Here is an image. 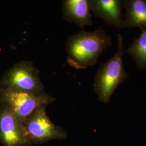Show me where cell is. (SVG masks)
I'll list each match as a JSON object with an SVG mask.
<instances>
[{
    "instance_id": "cell-1",
    "label": "cell",
    "mask_w": 146,
    "mask_h": 146,
    "mask_svg": "<svg viewBox=\"0 0 146 146\" xmlns=\"http://www.w3.org/2000/svg\"><path fill=\"white\" fill-rule=\"evenodd\" d=\"M112 46V38L101 28L81 31L68 37L66 44L67 62L73 68L84 69L95 64L100 54Z\"/></svg>"
},
{
    "instance_id": "cell-2",
    "label": "cell",
    "mask_w": 146,
    "mask_h": 146,
    "mask_svg": "<svg viewBox=\"0 0 146 146\" xmlns=\"http://www.w3.org/2000/svg\"><path fill=\"white\" fill-rule=\"evenodd\" d=\"M123 39L118 35V47L114 56L99 67L95 75L93 87L100 101L110 103L112 95L120 84L129 78L125 72L122 56L125 53Z\"/></svg>"
},
{
    "instance_id": "cell-3",
    "label": "cell",
    "mask_w": 146,
    "mask_h": 146,
    "mask_svg": "<svg viewBox=\"0 0 146 146\" xmlns=\"http://www.w3.org/2000/svg\"><path fill=\"white\" fill-rule=\"evenodd\" d=\"M0 90H15L36 95L46 93L38 68L28 61L16 63L4 73L0 81Z\"/></svg>"
},
{
    "instance_id": "cell-4",
    "label": "cell",
    "mask_w": 146,
    "mask_h": 146,
    "mask_svg": "<svg viewBox=\"0 0 146 146\" xmlns=\"http://www.w3.org/2000/svg\"><path fill=\"white\" fill-rule=\"evenodd\" d=\"M47 106L35 110L27 119L25 127L32 145H39L55 140L67 138V133L62 127L54 124L46 112Z\"/></svg>"
},
{
    "instance_id": "cell-5",
    "label": "cell",
    "mask_w": 146,
    "mask_h": 146,
    "mask_svg": "<svg viewBox=\"0 0 146 146\" xmlns=\"http://www.w3.org/2000/svg\"><path fill=\"white\" fill-rule=\"evenodd\" d=\"M55 101V98L45 94L36 95L15 90H0V103L8 106L24 125L31 113L42 106Z\"/></svg>"
},
{
    "instance_id": "cell-6",
    "label": "cell",
    "mask_w": 146,
    "mask_h": 146,
    "mask_svg": "<svg viewBox=\"0 0 146 146\" xmlns=\"http://www.w3.org/2000/svg\"><path fill=\"white\" fill-rule=\"evenodd\" d=\"M0 142L3 146H33L25 125L3 103H0Z\"/></svg>"
},
{
    "instance_id": "cell-7",
    "label": "cell",
    "mask_w": 146,
    "mask_h": 146,
    "mask_svg": "<svg viewBox=\"0 0 146 146\" xmlns=\"http://www.w3.org/2000/svg\"><path fill=\"white\" fill-rule=\"evenodd\" d=\"M88 2L92 14L102 19L108 25L119 29L125 28L122 14L123 1L90 0Z\"/></svg>"
},
{
    "instance_id": "cell-8",
    "label": "cell",
    "mask_w": 146,
    "mask_h": 146,
    "mask_svg": "<svg viewBox=\"0 0 146 146\" xmlns=\"http://www.w3.org/2000/svg\"><path fill=\"white\" fill-rule=\"evenodd\" d=\"M63 18L81 28L92 25V14L87 0H65L63 1Z\"/></svg>"
},
{
    "instance_id": "cell-9",
    "label": "cell",
    "mask_w": 146,
    "mask_h": 146,
    "mask_svg": "<svg viewBox=\"0 0 146 146\" xmlns=\"http://www.w3.org/2000/svg\"><path fill=\"white\" fill-rule=\"evenodd\" d=\"M123 7L125 28H146V0L123 1Z\"/></svg>"
},
{
    "instance_id": "cell-10",
    "label": "cell",
    "mask_w": 146,
    "mask_h": 146,
    "mask_svg": "<svg viewBox=\"0 0 146 146\" xmlns=\"http://www.w3.org/2000/svg\"><path fill=\"white\" fill-rule=\"evenodd\" d=\"M127 52L135 60L138 68L146 69V28L141 29L140 36L132 42Z\"/></svg>"
}]
</instances>
